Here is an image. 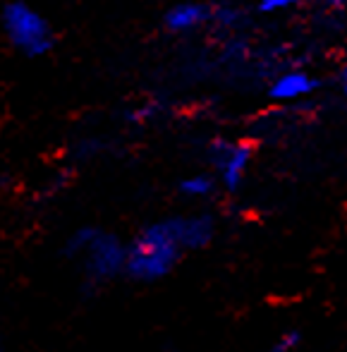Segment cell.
<instances>
[{"instance_id": "cell-11", "label": "cell", "mask_w": 347, "mask_h": 352, "mask_svg": "<svg viewBox=\"0 0 347 352\" xmlns=\"http://www.w3.org/2000/svg\"><path fill=\"white\" fill-rule=\"evenodd\" d=\"M0 352H5V350H3V343H0Z\"/></svg>"}, {"instance_id": "cell-4", "label": "cell", "mask_w": 347, "mask_h": 352, "mask_svg": "<svg viewBox=\"0 0 347 352\" xmlns=\"http://www.w3.org/2000/svg\"><path fill=\"white\" fill-rule=\"evenodd\" d=\"M254 146L242 140H216L208 144V163L221 190L237 192L249 175Z\"/></svg>"}, {"instance_id": "cell-8", "label": "cell", "mask_w": 347, "mask_h": 352, "mask_svg": "<svg viewBox=\"0 0 347 352\" xmlns=\"http://www.w3.org/2000/svg\"><path fill=\"white\" fill-rule=\"evenodd\" d=\"M302 348V333L300 331H285L264 352H297Z\"/></svg>"}, {"instance_id": "cell-1", "label": "cell", "mask_w": 347, "mask_h": 352, "mask_svg": "<svg viewBox=\"0 0 347 352\" xmlns=\"http://www.w3.org/2000/svg\"><path fill=\"white\" fill-rule=\"evenodd\" d=\"M218 223L211 213H177L144 226L127 242L125 276L135 283H158L172 274L182 256L201 252L216 240Z\"/></svg>"}, {"instance_id": "cell-10", "label": "cell", "mask_w": 347, "mask_h": 352, "mask_svg": "<svg viewBox=\"0 0 347 352\" xmlns=\"http://www.w3.org/2000/svg\"><path fill=\"white\" fill-rule=\"evenodd\" d=\"M335 84H338V89L347 96V63L338 70V77H335Z\"/></svg>"}, {"instance_id": "cell-7", "label": "cell", "mask_w": 347, "mask_h": 352, "mask_svg": "<svg viewBox=\"0 0 347 352\" xmlns=\"http://www.w3.org/2000/svg\"><path fill=\"white\" fill-rule=\"evenodd\" d=\"M218 190H221V185H218L216 175H213V173H204V170L185 175L177 182V195L190 201H206V199H211Z\"/></svg>"}, {"instance_id": "cell-3", "label": "cell", "mask_w": 347, "mask_h": 352, "mask_svg": "<svg viewBox=\"0 0 347 352\" xmlns=\"http://www.w3.org/2000/svg\"><path fill=\"white\" fill-rule=\"evenodd\" d=\"M0 29L8 43L27 58H43L56 46L51 22L27 0H8L0 10Z\"/></svg>"}, {"instance_id": "cell-5", "label": "cell", "mask_w": 347, "mask_h": 352, "mask_svg": "<svg viewBox=\"0 0 347 352\" xmlns=\"http://www.w3.org/2000/svg\"><path fill=\"white\" fill-rule=\"evenodd\" d=\"M213 14H216V5L201 3V0L175 3L163 14V29L172 36H190L213 27Z\"/></svg>"}, {"instance_id": "cell-6", "label": "cell", "mask_w": 347, "mask_h": 352, "mask_svg": "<svg viewBox=\"0 0 347 352\" xmlns=\"http://www.w3.org/2000/svg\"><path fill=\"white\" fill-rule=\"evenodd\" d=\"M316 89H319V79L314 74L292 67V70H282L276 74L269 87V96L278 103H295L311 96Z\"/></svg>"}, {"instance_id": "cell-2", "label": "cell", "mask_w": 347, "mask_h": 352, "mask_svg": "<svg viewBox=\"0 0 347 352\" xmlns=\"http://www.w3.org/2000/svg\"><path fill=\"white\" fill-rule=\"evenodd\" d=\"M65 254L79 261L82 274L91 283H111L125 276L127 242L103 228H77L65 242Z\"/></svg>"}, {"instance_id": "cell-9", "label": "cell", "mask_w": 347, "mask_h": 352, "mask_svg": "<svg viewBox=\"0 0 347 352\" xmlns=\"http://www.w3.org/2000/svg\"><path fill=\"white\" fill-rule=\"evenodd\" d=\"M304 0H256V12L261 14H280L300 8Z\"/></svg>"}]
</instances>
